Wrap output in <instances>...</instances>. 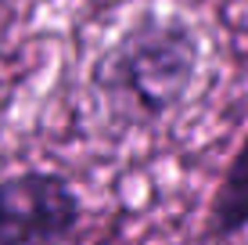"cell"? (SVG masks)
<instances>
[{
	"label": "cell",
	"instance_id": "2",
	"mask_svg": "<svg viewBox=\"0 0 248 245\" xmlns=\"http://www.w3.org/2000/svg\"><path fill=\"white\" fill-rule=\"evenodd\" d=\"M83 220V198L54 170L0 177V245H65Z\"/></svg>",
	"mask_w": 248,
	"mask_h": 245
},
{
	"label": "cell",
	"instance_id": "1",
	"mask_svg": "<svg viewBox=\"0 0 248 245\" xmlns=\"http://www.w3.org/2000/svg\"><path fill=\"white\" fill-rule=\"evenodd\" d=\"M202 40L180 15H140L90 65V90L112 130H151L191 98Z\"/></svg>",
	"mask_w": 248,
	"mask_h": 245
},
{
	"label": "cell",
	"instance_id": "3",
	"mask_svg": "<svg viewBox=\"0 0 248 245\" xmlns=\"http://www.w3.org/2000/svg\"><path fill=\"white\" fill-rule=\"evenodd\" d=\"M248 231V133L230 155L223 177L216 184L209 216H205V238L209 242H230Z\"/></svg>",
	"mask_w": 248,
	"mask_h": 245
}]
</instances>
